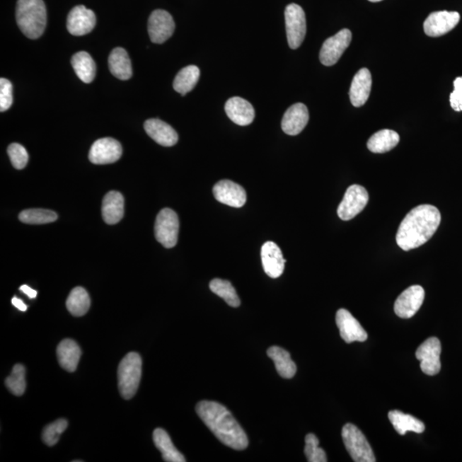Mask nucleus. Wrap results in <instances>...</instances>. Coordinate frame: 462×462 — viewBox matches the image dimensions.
<instances>
[{"label":"nucleus","mask_w":462,"mask_h":462,"mask_svg":"<svg viewBox=\"0 0 462 462\" xmlns=\"http://www.w3.org/2000/svg\"><path fill=\"white\" fill-rule=\"evenodd\" d=\"M175 22L173 16L163 10L152 12L149 19V34L151 42L162 44L173 36L175 31Z\"/></svg>","instance_id":"f8f14e48"},{"label":"nucleus","mask_w":462,"mask_h":462,"mask_svg":"<svg viewBox=\"0 0 462 462\" xmlns=\"http://www.w3.org/2000/svg\"><path fill=\"white\" fill-rule=\"evenodd\" d=\"M351 40H352V33L347 28L330 37L323 44L320 53V62L325 67H333L336 64L343 52L350 47Z\"/></svg>","instance_id":"1a4fd4ad"},{"label":"nucleus","mask_w":462,"mask_h":462,"mask_svg":"<svg viewBox=\"0 0 462 462\" xmlns=\"http://www.w3.org/2000/svg\"><path fill=\"white\" fill-rule=\"evenodd\" d=\"M71 64L76 76L85 83H92L96 74L95 61L88 52H79L72 57Z\"/></svg>","instance_id":"c756f323"},{"label":"nucleus","mask_w":462,"mask_h":462,"mask_svg":"<svg viewBox=\"0 0 462 462\" xmlns=\"http://www.w3.org/2000/svg\"><path fill=\"white\" fill-rule=\"evenodd\" d=\"M284 15L289 46L297 49L304 42L306 34L305 12L296 4H290L286 7Z\"/></svg>","instance_id":"0eeeda50"},{"label":"nucleus","mask_w":462,"mask_h":462,"mask_svg":"<svg viewBox=\"0 0 462 462\" xmlns=\"http://www.w3.org/2000/svg\"><path fill=\"white\" fill-rule=\"evenodd\" d=\"M461 16L456 11H436L428 16L424 23L426 35L439 37L447 34L459 23Z\"/></svg>","instance_id":"ddd939ff"},{"label":"nucleus","mask_w":462,"mask_h":462,"mask_svg":"<svg viewBox=\"0 0 462 462\" xmlns=\"http://www.w3.org/2000/svg\"><path fill=\"white\" fill-rule=\"evenodd\" d=\"M441 351V342L437 337L428 338L418 347L416 358L420 362V368L425 374L434 376L439 374Z\"/></svg>","instance_id":"9d476101"},{"label":"nucleus","mask_w":462,"mask_h":462,"mask_svg":"<svg viewBox=\"0 0 462 462\" xmlns=\"http://www.w3.org/2000/svg\"><path fill=\"white\" fill-rule=\"evenodd\" d=\"M200 419L220 441L236 451L247 449L248 439L243 429L226 407L212 400H202L196 406Z\"/></svg>","instance_id":"f03ea898"},{"label":"nucleus","mask_w":462,"mask_h":462,"mask_svg":"<svg viewBox=\"0 0 462 462\" xmlns=\"http://www.w3.org/2000/svg\"><path fill=\"white\" fill-rule=\"evenodd\" d=\"M440 223L441 214L436 207H416L400 223L396 234V243L404 251L422 246L435 234Z\"/></svg>","instance_id":"f257e3e1"},{"label":"nucleus","mask_w":462,"mask_h":462,"mask_svg":"<svg viewBox=\"0 0 462 462\" xmlns=\"http://www.w3.org/2000/svg\"><path fill=\"white\" fill-rule=\"evenodd\" d=\"M389 420L395 430L400 435H405L408 432L416 433H422L426 429L422 421L415 418V417L404 414V412L393 410L389 412Z\"/></svg>","instance_id":"c85d7f7f"},{"label":"nucleus","mask_w":462,"mask_h":462,"mask_svg":"<svg viewBox=\"0 0 462 462\" xmlns=\"http://www.w3.org/2000/svg\"><path fill=\"white\" fill-rule=\"evenodd\" d=\"M68 422L67 420L60 419L45 427L42 433V440L48 446H54L58 443L61 434L67 430Z\"/></svg>","instance_id":"e433bc0d"},{"label":"nucleus","mask_w":462,"mask_h":462,"mask_svg":"<svg viewBox=\"0 0 462 462\" xmlns=\"http://www.w3.org/2000/svg\"><path fill=\"white\" fill-rule=\"evenodd\" d=\"M16 19L20 30L28 38H40L47 26V8L43 0H18Z\"/></svg>","instance_id":"7ed1b4c3"},{"label":"nucleus","mask_w":462,"mask_h":462,"mask_svg":"<svg viewBox=\"0 0 462 462\" xmlns=\"http://www.w3.org/2000/svg\"><path fill=\"white\" fill-rule=\"evenodd\" d=\"M20 290H21V291L24 294H27V296L30 297V299H35V298L37 296L36 290L28 287V285H22L21 287H20Z\"/></svg>","instance_id":"a19ab883"},{"label":"nucleus","mask_w":462,"mask_h":462,"mask_svg":"<svg viewBox=\"0 0 462 462\" xmlns=\"http://www.w3.org/2000/svg\"><path fill=\"white\" fill-rule=\"evenodd\" d=\"M400 137L398 133L391 129H383L375 133L367 142L368 149L371 153L384 154L398 146Z\"/></svg>","instance_id":"cd10ccee"},{"label":"nucleus","mask_w":462,"mask_h":462,"mask_svg":"<svg viewBox=\"0 0 462 462\" xmlns=\"http://www.w3.org/2000/svg\"><path fill=\"white\" fill-rule=\"evenodd\" d=\"M91 304L89 294L83 288L76 287L72 289L67 301V309L72 316L81 317L88 313Z\"/></svg>","instance_id":"2f4dec72"},{"label":"nucleus","mask_w":462,"mask_h":462,"mask_svg":"<svg viewBox=\"0 0 462 462\" xmlns=\"http://www.w3.org/2000/svg\"><path fill=\"white\" fill-rule=\"evenodd\" d=\"M8 155H9L12 166L16 169L22 170L27 166L28 154L27 150L18 143H12L8 147Z\"/></svg>","instance_id":"4c0bfd02"},{"label":"nucleus","mask_w":462,"mask_h":462,"mask_svg":"<svg viewBox=\"0 0 462 462\" xmlns=\"http://www.w3.org/2000/svg\"><path fill=\"white\" fill-rule=\"evenodd\" d=\"M25 367L16 364L11 374L6 379L7 389L15 395H22L26 390Z\"/></svg>","instance_id":"f704fd0d"},{"label":"nucleus","mask_w":462,"mask_h":462,"mask_svg":"<svg viewBox=\"0 0 462 462\" xmlns=\"http://www.w3.org/2000/svg\"><path fill=\"white\" fill-rule=\"evenodd\" d=\"M12 304L16 306V308L22 311V312H25L27 311L28 306L22 300L18 299V297H13V299L11 301Z\"/></svg>","instance_id":"79ce46f5"},{"label":"nucleus","mask_w":462,"mask_h":462,"mask_svg":"<svg viewBox=\"0 0 462 462\" xmlns=\"http://www.w3.org/2000/svg\"><path fill=\"white\" fill-rule=\"evenodd\" d=\"M96 16L95 12L84 6L74 7L67 18V30L74 36H83L95 28Z\"/></svg>","instance_id":"2eb2a0df"},{"label":"nucleus","mask_w":462,"mask_h":462,"mask_svg":"<svg viewBox=\"0 0 462 462\" xmlns=\"http://www.w3.org/2000/svg\"><path fill=\"white\" fill-rule=\"evenodd\" d=\"M226 112L229 118L240 126L251 125L255 117L253 105L248 100L240 97H233L228 100Z\"/></svg>","instance_id":"412c9836"},{"label":"nucleus","mask_w":462,"mask_h":462,"mask_svg":"<svg viewBox=\"0 0 462 462\" xmlns=\"http://www.w3.org/2000/svg\"><path fill=\"white\" fill-rule=\"evenodd\" d=\"M19 219L25 224H45L54 222L58 219V214L47 209H28L19 214Z\"/></svg>","instance_id":"72a5a7b5"},{"label":"nucleus","mask_w":462,"mask_h":462,"mask_svg":"<svg viewBox=\"0 0 462 462\" xmlns=\"http://www.w3.org/2000/svg\"><path fill=\"white\" fill-rule=\"evenodd\" d=\"M144 129L149 136L163 146H173L178 141V133L166 122L155 120H149L145 122Z\"/></svg>","instance_id":"4be33fe9"},{"label":"nucleus","mask_w":462,"mask_h":462,"mask_svg":"<svg viewBox=\"0 0 462 462\" xmlns=\"http://www.w3.org/2000/svg\"><path fill=\"white\" fill-rule=\"evenodd\" d=\"M210 289L216 296L226 301V304L232 308H238L240 306L241 301L238 294L230 282L215 279L210 283Z\"/></svg>","instance_id":"473e14b6"},{"label":"nucleus","mask_w":462,"mask_h":462,"mask_svg":"<svg viewBox=\"0 0 462 462\" xmlns=\"http://www.w3.org/2000/svg\"><path fill=\"white\" fill-rule=\"evenodd\" d=\"M214 197L220 203L232 207L240 208L247 202L246 191L239 184L222 180L214 187Z\"/></svg>","instance_id":"dca6fc26"},{"label":"nucleus","mask_w":462,"mask_h":462,"mask_svg":"<svg viewBox=\"0 0 462 462\" xmlns=\"http://www.w3.org/2000/svg\"><path fill=\"white\" fill-rule=\"evenodd\" d=\"M154 441L155 446L162 454L163 461L168 462H185V458L179 452L171 441L168 433L161 428H158L154 432Z\"/></svg>","instance_id":"bb28decb"},{"label":"nucleus","mask_w":462,"mask_h":462,"mask_svg":"<svg viewBox=\"0 0 462 462\" xmlns=\"http://www.w3.org/2000/svg\"><path fill=\"white\" fill-rule=\"evenodd\" d=\"M125 214V198L120 192L110 191L102 202V216L106 224H116Z\"/></svg>","instance_id":"5701e85b"},{"label":"nucleus","mask_w":462,"mask_h":462,"mask_svg":"<svg viewBox=\"0 0 462 462\" xmlns=\"http://www.w3.org/2000/svg\"><path fill=\"white\" fill-rule=\"evenodd\" d=\"M142 367L141 355L136 352L127 354L118 366V388L125 399H132L137 394L142 378Z\"/></svg>","instance_id":"20e7f679"},{"label":"nucleus","mask_w":462,"mask_h":462,"mask_svg":"<svg viewBox=\"0 0 462 462\" xmlns=\"http://www.w3.org/2000/svg\"><path fill=\"white\" fill-rule=\"evenodd\" d=\"M369 1L375 3V2L382 1V0H369Z\"/></svg>","instance_id":"37998d69"},{"label":"nucleus","mask_w":462,"mask_h":462,"mask_svg":"<svg viewBox=\"0 0 462 462\" xmlns=\"http://www.w3.org/2000/svg\"><path fill=\"white\" fill-rule=\"evenodd\" d=\"M13 102L12 84L6 79H0V112L9 110Z\"/></svg>","instance_id":"58836bf2"},{"label":"nucleus","mask_w":462,"mask_h":462,"mask_svg":"<svg viewBox=\"0 0 462 462\" xmlns=\"http://www.w3.org/2000/svg\"><path fill=\"white\" fill-rule=\"evenodd\" d=\"M368 200L369 195L365 187L357 184L347 187L345 197L337 208L339 218L345 221L355 218L366 207Z\"/></svg>","instance_id":"6e6552de"},{"label":"nucleus","mask_w":462,"mask_h":462,"mask_svg":"<svg viewBox=\"0 0 462 462\" xmlns=\"http://www.w3.org/2000/svg\"><path fill=\"white\" fill-rule=\"evenodd\" d=\"M371 84L373 80L369 69H359L354 77L350 90V101L355 108H361L366 104L370 96Z\"/></svg>","instance_id":"aec40b11"},{"label":"nucleus","mask_w":462,"mask_h":462,"mask_svg":"<svg viewBox=\"0 0 462 462\" xmlns=\"http://www.w3.org/2000/svg\"><path fill=\"white\" fill-rule=\"evenodd\" d=\"M200 69L195 65H189L180 71L175 77L173 88L181 96H185L193 90L200 79Z\"/></svg>","instance_id":"7c9ffc66"},{"label":"nucleus","mask_w":462,"mask_h":462,"mask_svg":"<svg viewBox=\"0 0 462 462\" xmlns=\"http://www.w3.org/2000/svg\"><path fill=\"white\" fill-rule=\"evenodd\" d=\"M267 355L275 364L277 373L284 379H292L296 374V365L287 350L273 346L267 350Z\"/></svg>","instance_id":"a878e982"},{"label":"nucleus","mask_w":462,"mask_h":462,"mask_svg":"<svg viewBox=\"0 0 462 462\" xmlns=\"http://www.w3.org/2000/svg\"><path fill=\"white\" fill-rule=\"evenodd\" d=\"M155 237L159 243L166 248H171L178 243L179 219L178 214L170 208L159 212L155 221Z\"/></svg>","instance_id":"423d86ee"},{"label":"nucleus","mask_w":462,"mask_h":462,"mask_svg":"<svg viewBox=\"0 0 462 462\" xmlns=\"http://www.w3.org/2000/svg\"><path fill=\"white\" fill-rule=\"evenodd\" d=\"M308 120V108L302 103L294 104L286 110L282 120V129L289 136H297L305 129Z\"/></svg>","instance_id":"a211bd4d"},{"label":"nucleus","mask_w":462,"mask_h":462,"mask_svg":"<svg viewBox=\"0 0 462 462\" xmlns=\"http://www.w3.org/2000/svg\"><path fill=\"white\" fill-rule=\"evenodd\" d=\"M342 437L346 449L355 462H375L373 449L365 435L353 424H346L342 428Z\"/></svg>","instance_id":"39448f33"},{"label":"nucleus","mask_w":462,"mask_h":462,"mask_svg":"<svg viewBox=\"0 0 462 462\" xmlns=\"http://www.w3.org/2000/svg\"><path fill=\"white\" fill-rule=\"evenodd\" d=\"M454 91L451 95V108L456 112H462V77H457L454 81Z\"/></svg>","instance_id":"ea45409f"},{"label":"nucleus","mask_w":462,"mask_h":462,"mask_svg":"<svg viewBox=\"0 0 462 462\" xmlns=\"http://www.w3.org/2000/svg\"><path fill=\"white\" fill-rule=\"evenodd\" d=\"M122 153V146L115 139L102 138L93 143L88 158L96 165H108L117 162Z\"/></svg>","instance_id":"4468645a"},{"label":"nucleus","mask_w":462,"mask_h":462,"mask_svg":"<svg viewBox=\"0 0 462 462\" xmlns=\"http://www.w3.org/2000/svg\"><path fill=\"white\" fill-rule=\"evenodd\" d=\"M305 455L309 462H326L327 456L324 449L318 447L320 441L318 437L310 433L305 439Z\"/></svg>","instance_id":"c9c22d12"},{"label":"nucleus","mask_w":462,"mask_h":462,"mask_svg":"<svg viewBox=\"0 0 462 462\" xmlns=\"http://www.w3.org/2000/svg\"><path fill=\"white\" fill-rule=\"evenodd\" d=\"M108 64L110 73L117 79L126 81L132 79V61L124 48L117 47L110 52Z\"/></svg>","instance_id":"393cba45"},{"label":"nucleus","mask_w":462,"mask_h":462,"mask_svg":"<svg viewBox=\"0 0 462 462\" xmlns=\"http://www.w3.org/2000/svg\"><path fill=\"white\" fill-rule=\"evenodd\" d=\"M336 322L341 337L347 343L354 342H365L367 333L359 321L349 311L339 309L336 316Z\"/></svg>","instance_id":"f3484780"},{"label":"nucleus","mask_w":462,"mask_h":462,"mask_svg":"<svg viewBox=\"0 0 462 462\" xmlns=\"http://www.w3.org/2000/svg\"><path fill=\"white\" fill-rule=\"evenodd\" d=\"M261 260L265 273L272 279H277L284 271L285 262L281 249L275 243H265L261 248Z\"/></svg>","instance_id":"6ab92c4d"},{"label":"nucleus","mask_w":462,"mask_h":462,"mask_svg":"<svg viewBox=\"0 0 462 462\" xmlns=\"http://www.w3.org/2000/svg\"><path fill=\"white\" fill-rule=\"evenodd\" d=\"M81 351L80 347L71 339H64L57 349V357L60 366L64 370L73 373L80 362Z\"/></svg>","instance_id":"b1692460"},{"label":"nucleus","mask_w":462,"mask_h":462,"mask_svg":"<svg viewBox=\"0 0 462 462\" xmlns=\"http://www.w3.org/2000/svg\"><path fill=\"white\" fill-rule=\"evenodd\" d=\"M425 300V290L420 285H412L400 294L396 299L394 310L396 316L410 318L415 316Z\"/></svg>","instance_id":"9b49d317"}]
</instances>
